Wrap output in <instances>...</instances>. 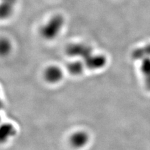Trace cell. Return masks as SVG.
Instances as JSON below:
<instances>
[{"label": "cell", "instance_id": "6da1fadb", "mask_svg": "<svg viewBox=\"0 0 150 150\" xmlns=\"http://www.w3.org/2000/svg\"><path fill=\"white\" fill-rule=\"evenodd\" d=\"M64 24L62 15H54L41 28V33L46 39H53L58 34Z\"/></svg>", "mask_w": 150, "mask_h": 150}, {"label": "cell", "instance_id": "7a4b0ae2", "mask_svg": "<svg viewBox=\"0 0 150 150\" xmlns=\"http://www.w3.org/2000/svg\"><path fill=\"white\" fill-rule=\"evenodd\" d=\"M66 51L69 56L81 57L83 60L92 54V50L90 47L83 44L69 45L67 46Z\"/></svg>", "mask_w": 150, "mask_h": 150}, {"label": "cell", "instance_id": "3957f363", "mask_svg": "<svg viewBox=\"0 0 150 150\" xmlns=\"http://www.w3.org/2000/svg\"><path fill=\"white\" fill-rule=\"evenodd\" d=\"M106 58L102 55H93V54L84 59V64L89 69H97L103 68L106 64Z\"/></svg>", "mask_w": 150, "mask_h": 150}, {"label": "cell", "instance_id": "277c9868", "mask_svg": "<svg viewBox=\"0 0 150 150\" xmlns=\"http://www.w3.org/2000/svg\"><path fill=\"white\" fill-rule=\"evenodd\" d=\"M45 77L46 80L51 83H57L61 80L63 77L62 69L57 67H50L45 71Z\"/></svg>", "mask_w": 150, "mask_h": 150}, {"label": "cell", "instance_id": "5b68a950", "mask_svg": "<svg viewBox=\"0 0 150 150\" xmlns=\"http://www.w3.org/2000/svg\"><path fill=\"white\" fill-rule=\"evenodd\" d=\"M142 59L141 69L143 74L145 86L150 91V58H145Z\"/></svg>", "mask_w": 150, "mask_h": 150}, {"label": "cell", "instance_id": "8992f818", "mask_svg": "<svg viewBox=\"0 0 150 150\" xmlns=\"http://www.w3.org/2000/svg\"><path fill=\"white\" fill-rule=\"evenodd\" d=\"M88 139V135L83 131L74 133L71 137V143L74 146L79 148L86 144Z\"/></svg>", "mask_w": 150, "mask_h": 150}, {"label": "cell", "instance_id": "52a82bcc", "mask_svg": "<svg viewBox=\"0 0 150 150\" xmlns=\"http://www.w3.org/2000/svg\"><path fill=\"white\" fill-rule=\"evenodd\" d=\"M1 16L6 18L11 15L16 0H1Z\"/></svg>", "mask_w": 150, "mask_h": 150}, {"label": "cell", "instance_id": "ba28073f", "mask_svg": "<svg viewBox=\"0 0 150 150\" xmlns=\"http://www.w3.org/2000/svg\"><path fill=\"white\" fill-rule=\"evenodd\" d=\"M15 133V129L10 124L2 125L0 128V140L4 142L9 137H11Z\"/></svg>", "mask_w": 150, "mask_h": 150}, {"label": "cell", "instance_id": "9c48e42d", "mask_svg": "<svg viewBox=\"0 0 150 150\" xmlns=\"http://www.w3.org/2000/svg\"><path fill=\"white\" fill-rule=\"evenodd\" d=\"M133 56L134 59H143L150 57V45H147L142 48L134 50L133 53Z\"/></svg>", "mask_w": 150, "mask_h": 150}, {"label": "cell", "instance_id": "30bf717a", "mask_svg": "<svg viewBox=\"0 0 150 150\" xmlns=\"http://www.w3.org/2000/svg\"><path fill=\"white\" fill-rule=\"evenodd\" d=\"M68 71L69 73L73 75H78L81 74L84 68V64L81 62H71L67 66Z\"/></svg>", "mask_w": 150, "mask_h": 150}, {"label": "cell", "instance_id": "8fae6325", "mask_svg": "<svg viewBox=\"0 0 150 150\" xmlns=\"http://www.w3.org/2000/svg\"><path fill=\"white\" fill-rule=\"evenodd\" d=\"M9 50H10V45L9 42L6 40L2 39L1 41V54H7Z\"/></svg>", "mask_w": 150, "mask_h": 150}]
</instances>
